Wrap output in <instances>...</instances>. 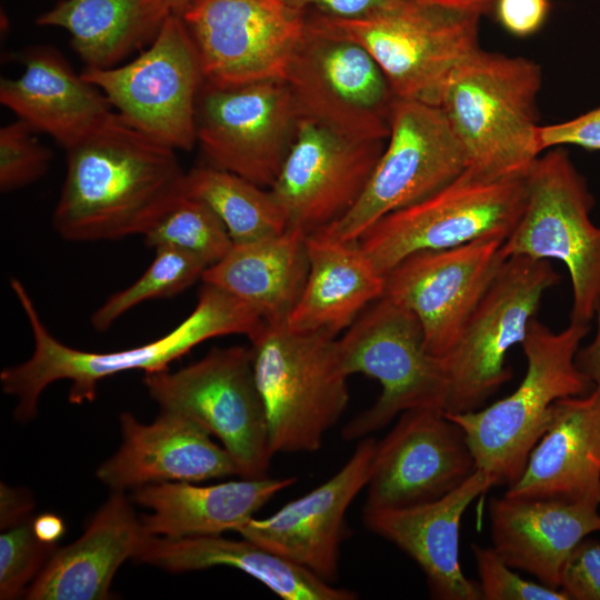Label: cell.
<instances>
[{
	"label": "cell",
	"instance_id": "cell-1",
	"mask_svg": "<svg viewBox=\"0 0 600 600\" xmlns=\"http://www.w3.org/2000/svg\"><path fill=\"white\" fill-rule=\"evenodd\" d=\"M66 153L52 224L68 241L143 236L184 191L176 150L116 111Z\"/></svg>",
	"mask_w": 600,
	"mask_h": 600
},
{
	"label": "cell",
	"instance_id": "cell-2",
	"mask_svg": "<svg viewBox=\"0 0 600 600\" xmlns=\"http://www.w3.org/2000/svg\"><path fill=\"white\" fill-rule=\"evenodd\" d=\"M11 289L32 332L34 349L24 362L0 373L2 391L17 398L14 417L26 422L34 418L43 390L59 380L71 382L68 400L92 402L98 383L117 373L169 369V364L198 344L228 334L251 339L263 326V317L251 306L224 290L203 283L193 311L161 338L134 348L112 352H90L58 340L43 323L23 283L13 278Z\"/></svg>",
	"mask_w": 600,
	"mask_h": 600
},
{
	"label": "cell",
	"instance_id": "cell-3",
	"mask_svg": "<svg viewBox=\"0 0 600 600\" xmlns=\"http://www.w3.org/2000/svg\"><path fill=\"white\" fill-rule=\"evenodd\" d=\"M540 66L477 49L444 81L437 106L459 139L466 170L486 179L524 177L543 151L537 97Z\"/></svg>",
	"mask_w": 600,
	"mask_h": 600
},
{
	"label": "cell",
	"instance_id": "cell-4",
	"mask_svg": "<svg viewBox=\"0 0 600 600\" xmlns=\"http://www.w3.org/2000/svg\"><path fill=\"white\" fill-rule=\"evenodd\" d=\"M589 331L590 323L570 321L553 332L534 318L521 342L527 371L518 388L484 409L444 412L464 432L477 469L490 474L496 484L519 480L551 424L557 400L584 396L594 388L576 366L577 351Z\"/></svg>",
	"mask_w": 600,
	"mask_h": 600
},
{
	"label": "cell",
	"instance_id": "cell-5",
	"mask_svg": "<svg viewBox=\"0 0 600 600\" xmlns=\"http://www.w3.org/2000/svg\"><path fill=\"white\" fill-rule=\"evenodd\" d=\"M249 340L272 453L319 450L349 402L338 339L264 321Z\"/></svg>",
	"mask_w": 600,
	"mask_h": 600
},
{
	"label": "cell",
	"instance_id": "cell-6",
	"mask_svg": "<svg viewBox=\"0 0 600 600\" xmlns=\"http://www.w3.org/2000/svg\"><path fill=\"white\" fill-rule=\"evenodd\" d=\"M521 217L502 244L504 256L556 259L572 286L570 321L590 323L600 306V226L594 198L564 147L540 156L526 174Z\"/></svg>",
	"mask_w": 600,
	"mask_h": 600
},
{
	"label": "cell",
	"instance_id": "cell-7",
	"mask_svg": "<svg viewBox=\"0 0 600 600\" xmlns=\"http://www.w3.org/2000/svg\"><path fill=\"white\" fill-rule=\"evenodd\" d=\"M481 14L400 0L370 17L338 19L307 14V21L363 47L397 99L436 104L452 72L479 49Z\"/></svg>",
	"mask_w": 600,
	"mask_h": 600
},
{
	"label": "cell",
	"instance_id": "cell-8",
	"mask_svg": "<svg viewBox=\"0 0 600 600\" xmlns=\"http://www.w3.org/2000/svg\"><path fill=\"white\" fill-rule=\"evenodd\" d=\"M338 349L348 376L364 374L381 386L376 402L342 428V439L368 437L411 409L444 411L441 361L428 352L418 318L401 303L384 296L373 301L338 339Z\"/></svg>",
	"mask_w": 600,
	"mask_h": 600
},
{
	"label": "cell",
	"instance_id": "cell-9",
	"mask_svg": "<svg viewBox=\"0 0 600 600\" xmlns=\"http://www.w3.org/2000/svg\"><path fill=\"white\" fill-rule=\"evenodd\" d=\"M143 383L162 410L181 413L217 437L238 476L267 477L273 453L250 347L213 348L177 371L146 372Z\"/></svg>",
	"mask_w": 600,
	"mask_h": 600
},
{
	"label": "cell",
	"instance_id": "cell-10",
	"mask_svg": "<svg viewBox=\"0 0 600 600\" xmlns=\"http://www.w3.org/2000/svg\"><path fill=\"white\" fill-rule=\"evenodd\" d=\"M526 196V176L486 179L464 169L434 193L379 219L358 242L384 276L419 251L486 238L506 241L521 217Z\"/></svg>",
	"mask_w": 600,
	"mask_h": 600
},
{
	"label": "cell",
	"instance_id": "cell-11",
	"mask_svg": "<svg viewBox=\"0 0 600 600\" xmlns=\"http://www.w3.org/2000/svg\"><path fill=\"white\" fill-rule=\"evenodd\" d=\"M560 281L548 260L506 259L453 348L439 358L448 384L444 412L480 409L511 379L507 354L524 340L543 294Z\"/></svg>",
	"mask_w": 600,
	"mask_h": 600
},
{
	"label": "cell",
	"instance_id": "cell-12",
	"mask_svg": "<svg viewBox=\"0 0 600 600\" xmlns=\"http://www.w3.org/2000/svg\"><path fill=\"white\" fill-rule=\"evenodd\" d=\"M466 167L464 150L438 106L396 99L389 136L362 194L342 218L319 231L358 240L379 219L434 193Z\"/></svg>",
	"mask_w": 600,
	"mask_h": 600
},
{
	"label": "cell",
	"instance_id": "cell-13",
	"mask_svg": "<svg viewBox=\"0 0 600 600\" xmlns=\"http://www.w3.org/2000/svg\"><path fill=\"white\" fill-rule=\"evenodd\" d=\"M116 112L136 129L171 147L191 150L196 106L204 81L193 41L179 14L168 16L136 59L107 69L84 68Z\"/></svg>",
	"mask_w": 600,
	"mask_h": 600
},
{
	"label": "cell",
	"instance_id": "cell-14",
	"mask_svg": "<svg viewBox=\"0 0 600 600\" xmlns=\"http://www.w3.org/2000/svg\"><path fill=\"white\" fill-rule=\"evenodd\" d=\"M284 81L300 117L360 140H387L396 97L359 43L307 21Z\"/></svg>",
	"mask_w": 600,
	"mask_h": 600
},
{
	"label": "cell",
	"instance_id": "cell-15",
	"mask_svg": "<svg viewBox=\"0 0 600 600\" xmlns=\"http://www.w3.org/2000/svg\"><path fill=\"white\" fill-rule=\"evenodd\" d=\"M299 111L284 80L203 81L196 140L209 166L270 189L293 142Z\"/></svg>",
	"mask_w": 600,
	"mask_h": 600
},
{
	"label": "cell",
	"instance_id": "cell-16",
	"mask_svg": "<svg viewBox=\"0 0 600 600\" xmlns=\"http://www.w3.org/2000/svg\"><path fill=\"white\" fill-rule=\"evenodd\" d=\"M179 16L204 80L219 86L284 80L307 30L287 0H189Z\"/></svg>",
	"mask_w": 600,
	"mask_h": 600
},
{
	"label": "cell",
	"instance_id": "cell-17",
	"mask_svg": "<svg viewBox=\"0 0 600 600\" xmlns=\"http://www.w3.org/2000/svg\"><path fill=\"white\" fill-rule=\"evenodd\" d=\"M387 140H360L300 117L270 188L287 228L306 234L342 218L362 194Z\"/></svg>",
	"mask_w": 600,
	"mask_h": 600
},
{
	"label": "cell",
	"instance_id": "cell-18",
	"mask_svg": "<svg viewBox=\"0 0 600 600\" xmlns=\"http://www.w3.org/2000/svg\"><path fill=\"white\" fill-rule=\"evenodd\" d=\"M503 240L486 238L443 250H424L384 274L388 297L418 318L428 352L444 357L507 257Z\"/></svg>",
	"mask_w": 600,
	"mask_h": 600
},
{
	"label": "cell",
	"instance_id": "cell-19",
	"mask_svg": "<svg viewBox=\"0 0 600 600\" xmlns=\"http://www.w3.org/2000/svg\"><path fill=\"white\" fill-rule=\"evenodd\" d=\"M477 470L462 429L438 408L404 411L377 442L363 509L439 499Z\"/></svg>",
	"mask_w": 600,
	"mask_h": 600
},
{
	"label": "cell",
	"instance_id": "cell-20",
	"mask_svg": "<svg viewBox=\"0 0 600 600\" xmlns=\"http://www.w3.org/2000/svg\"><path fill=\"white\" fill-rule=\"evenodd\" d=\"M377 441L360 439L330 479L264 519L252 517L237 532L331 583L338 577L346 513L368 484Z\"/></svg>",
	"mask_w": 600,
	"mask_h": 600
},
{
	"label": "cell",
	"instance_id": "cell-21",
	"mask_svg": "<svg viewBox=\"0 0 600 600\" xmlns=\"http://www.w3.org/2000/svg\"><path fill=\"white\" fill-rule=\"evenodd\" d=\"M120 429L121 446L96 472L113 491L238 476L227 450L181 413L161 409L152 423L144 424L130 412H123Z\"/></svg>",
	"mask_w": 600,
	"mask_h": 600
},
{
	"label": "cell",
	"instance_id": "cell-22",
	"mask_svg": "<svg viewBox=\"0 0 600 600\" xmlns=\"http://www.w3.org/2000/svg\"><path fill=\"white\" fill-rule=\"evenodd\" d=\"M493 486L492 477L477 469L439 499L402 508L363 509V522L420 567L432 598L481 600L479 584L464 576L460 564V522L470 503Z\"/></svg>",
	"mask_w": 600,
	"mask_h": 600
},
{
	"label": "cell",
	"instance_id": "cell-23",
	"mask_svg": "<svg viewBox=\"0 0 600 600\" xmlns=\"http://www.w3.org/2000/svg\"><path fill=\"white\" fill-rule=\"evenodd\" d=\"M598 504L587 501L514 497L489 502L492 549L511 568L560 589L563 566L574 547L600 531Z\"/></svg>",
	"mask_w": 600,
	"mask_h": 600
},
{
	"label": "cell",
	"instance_id": "cell-24",
	"mask_svg": "<svg viewBox=\"0 0 600 600\" xmlns=\"http://www.w3.org/2000/svg\"><path fill=\"white\" fill-rule=\"evenodd\" d=\"M506 493L600 504V387L554 402L549 429Z\"/></svg>",
	"mask_w": 600,
	"mask_h": 600
},
{
	"label": "cell",
	"instance_id": "cell-25",
	"mask_svg": "<svg viewBox=\"0 0 600 600\" xmlns=\"http://www.w3.org/2000/svg\"><path fill=\"white\" fill-rule=\"evenodd\" d=\"M148 536L123 491H113L84 533L53 552L24 596L30 600L109 599L114 573L134 558Z\"/></svg>",
	"mask_w": 600,
	"mask_h": 600
},
{
	"label": "cell",
	"instance_id": "cell-26",
	"mask_svg": "<svg viewBox=\"0 0 600 600\" xmlns=\"http://www.w3.org/2000/svg\"><path fill=\"white\" fill-rule=\"evenodd\" d=\"M23 71L0 81V102L36 132L67 149L113 112L103 92L54 49L40 47L23 56Z\"/></svg>",
	"mask_w": 600,
	"mask_h": 600
},
{
	"label": "cell",
	"instance_id": "cell-27",
	"mask_svg": "<svg viewBox=\"0 0 600 600\" xmlns=\"http://www.w3.org/2000/svg\"><path fill=\"white\" fill-rule=\"evenodd\" d=\"M294 477L257 478L211 486L160 482L133 489L132 500L150 510L140 519L149 536L187 538L236 531Z\"/></svg>",
	"mask_w": 600,
	"mask_h": 600
},
{
	"label": "cell",
	"instance_id": "cell-28",
	"mask_svg": "<svg viewBox=\"0 0 600 600\" xmlns=\"http://www.w3.org/2000/svg\"><path fill=\"white\" fill-rule=\"evenodd\" d=\"M306 247L308 278L286 322L294 331L336 337L383 296L384 276L358 240L342 241L316 231L307 234Z\"/></svg>",
	"mask_w": 600,
	"mask_h": 600
},
{
	"label": "cell",
	"instance_id": "cell-29",
	"mask_svg": "<svg viewBox=\"0 0 600 600\" xmlns=\"http://www.w3.org/2000/svg\"><path fill=\"white\" fill-rule=\"evenodd\" d=\"M133 560L171 572L230 567L254 578L283 600L357 599L353 591L332 587L309 570L246 538L148 536Z\"/></svg>",
	"mask_w": 600,
	"mask_h": 600
},
{
	"label": "cell",
	"instance_id": "cell-30",
	"mask_svg": "<svg viewBox=\"0 0 600 600\" xmlns=\"http://www.w3.org/2000/svg\"><path fill=\"white\" fill-rule=\"evenodd\" d=\"M307 234L287 228L282 233L232 244L201 278L256 309L266 321L284 322L304 288L309 261Z\"/></svg>",
	"mask_w": 600,
	"mask_h": 600
},
{
	"label": "cell",
	"instance_id": "cell-31",
	"mask_svg": "<svg viewBox=\"0 0 600 600\" xmlns=\"http://www.w3.org/2000/svg\"><path fill=\"white\" fill-rule=\"evenodd\" d=\"M171 13L168 0H61L37 23L67 30L86 68L107 69L150 44Z\"/></svg>",
	"mask_w": 600,
	"mask_h": 600
},
{
	"label": "cell",
	"instance_id": "cell-32",
	"mask_svg": "<svg viewBox=\"0 0 600 600\" xmlns=\"http://www.w3.org/2000/svg\"><path fill=\"white\" fill-rule=\"evenodd\" d=\"M184 192L206 202L219 217L233 244L282 233L287 220L270 189L212 166L186 173Z\"/></svg>",
	"mask_w": 600,
	"mask_h": 600
},
{
	"label": "cell",
	"instance_id": "cell-33",
	"mask_svg": "<svg viewBox=\"0 0 600 600\" xmlns=\"http://www.w3.org/2000/svg\"><path fill=\"white\" fill-rule=\"evenodd\" d=\"M142 237L149 248H176L198 257L208 267L221 260L233 244L216 212L184 191Z\"/></svg>",
	"mask_w": 600,
	"mask_h": 600
},
{
	"label": "cell",
	"instance_id": "cell-34",
	"mask_svg": "<svg viewBox=\"0 0 600 600\" xmlns=\"http://www.w3.org/2000/svg\"><path fill=\"white\" fill-rule=\"evenodd\" d=\"M156 257L144 273L126 289L110 296L91 317L98 331L109 329L133 307L158 298L176 296L198 279L208 266L198 257L170 247L154 249Z\"/></svg>",
	"mask_w": 600,
	"mask_h": 600
},
{
	"label": "cell",
	"instance_id": "cell-35",
	"mask_svg": "<svg viewBox=\"0 0 600 600\" xmlns=\"http://www.w3.org/2000/svg\"><path fill=\"white\" fill-rule=\"evenodd\" d=\"M32 518L6 529L0 536V599L11 600L42 570L58 549L34 533Z\"/></svg>",
	"mask_w": 600,
	"mask_h": 600
},
{
	"label": "cell",
	"instance_id": "cell-36",
	"mask_svg": "<svg viewBox=\"0 0 600 600\" xmlns=\"http://www.w3.org/2000/svg\"><path fill=\"white\" fill-rule=\"evenodd\" d=\"M18 120L0 129V190L10 192L40 179L49 169L52 152Z\"/></svg>",
	"mask_w": 600,
	"mask_h": 600
},
{
	"label": "cell",
	"instance_id": "cell-37",
	"mask_svg": "<svg viewBox=\"0 0 600 600\" xmlns=\"http://www.w3.org/2000/svg\"><path fill=\"white\" fill-rule=\"evenodd\" d=\"M483 600H569L561 589L524 580L492 548L472 546Z\"/></svg>",
	"mask_w": 600,
	"mask_h": 600
},
{
	"label": "cell",
	"instance_id": "cell-38",
	"mask_svg": "<svg viewBox=\"0 0 600 600\" xmlns=\"http://www.w3.org/2000/svg\"><path fill=\"white\" fill-rule=\"evenodd\" d=\"M560 589L569 600H600V542L582 539L569 554Z\"/></svg>",
	"mask_w": 600,
	"mask_h": 600
},
{
	"label": "cell",
	"instance_id": "cell-39",
	"mask_svg": "<svg viewBox=\"0 0 600 600\" xmlns=\"http://www.w3.org/2000/svg\"><path fill=\"white\" fill-rule=\"evenodd\" d=\"M539 140L542 150L566 146L600 150V107L563 122L540 126Z\"/></svg>",
	"mask_w": 600,
	"mask_h": 600
},
{
	"label": "cell",
	"instance_id": "cell-40",
	"mask_svg": "<svg viewBox=\"0 0 600 600\" xmlns=\"http://www.w3.org/2000/svg\"><path fill=\"white\" fill-rule=\"evenodd\" d=\"M549 11L548 0H496V14L500 24L517 37L537 32Z\"/></svg>",
	"mask_w": 600,
	"mask_h": 600
},
{
	"label": "cell",
	"instance_id": "cell-41",
	"mask_svg": "<svg viewBox=\"0 0 600 600\" xmlns=\"http://www.w3.org/2000/svg\"><path fill=\"white\" fill-rule=\"evenodd\" d=\"M400 0H287L303 14H321L338 19H359L377 14Z\"/></svg>",
	"mask_w": 600,
	"mask_h": 600
},
{
	"label": "cell",
	"instance_id": "cell-42",
	"mask_svg": "<svg viewBox=\"0 0 600 600\" xmlns=\"http://www.w3.org/2000/svg\"><path fill=\"white\" fill-rule=\"evenodd\" d=\"M33 500L21 489L11 488L1 482L0 489V524L9 529L32 518Z\"/></svg>",
	"mask_w": 600,
	"mask_h": 600
},
{
	"label": "cell",
	"instance_id": "cell-43",
	"mask_svg": "<svg viewBox=\"0 0 600 600\" xmlns=\"http://www.w3.org/2000/svg\"><path fill=\"white\" fill-rule=\"evenodd\" d=\"M594 320V338L586 347L579 348L576 366L594 387H600V306L596 311Z\"/></svg>",
	"mask_w": 600,
	"mask_h": 600
},
{
	"label": "cell",
	"instance_id": "cell-44",
	"mask_svg": "<svg viewBox=\"0 0 600 600\" xmlns=\"http://www.w3.org/2000/svg\"><path fill=\"white\" fill-rule=\"evenodd\" d=\"M36 536L46 543L57 544L66 532L63 520L53 513H42L32 519Z\"/></svg>",
	"mask_w": 600,
	"mask_h": 600
},
{
	"label": "cell",
	"instance_id": "cell-45",
	"mask_svg": "<svg viewBox=\"0 0 600 600\" xmlns=\"http://www.w3.org/2000/svg\"><path fill=\"white\" fill-rule=\"evenodd\" d=\"M410 1L422 4V6L448 9V10H456V11L474 12L482 16L483 13L490 10L492 3L496 0H410Z\"/></svg>",
	"mask_w": 600,
	"mask_h": 600
},
{
	"label": "cell",
	"instance_id": "cell-46",
	"mask_svg": "<svg viewBox=\"0 0 600 600\" xmlns=\"http://www.w3.org/2000/svg\"><path fill=\"white\" fill-rule=\"evenodd\" d=\"M171 7V10L176 14H180L189 0H168Z\"/></svg>",
	"mask_w": 600,
	"mask_h": 600
}]
</instances>
